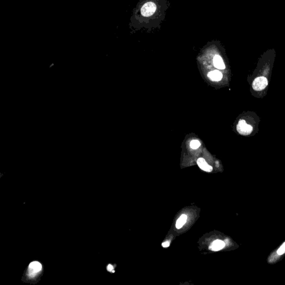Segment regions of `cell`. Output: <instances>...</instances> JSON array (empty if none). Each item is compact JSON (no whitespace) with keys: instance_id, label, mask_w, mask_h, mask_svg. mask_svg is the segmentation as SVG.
Listing matches in <instances>:
<instances>
[{"instance_id":"6da1fadb","label":"cell","mask_w":285,"mask_h":285,"mask_svg":"<svg viewBox=\"0 0 285 285\" xmlns=\"http://www.w3.org/2000/svg\"><path fill=\"white\" fill-rule=\"evenodd\" d=\"M157 9L156 4L153 2L145 3L141 9V13L144 17H149L153 15Z\"/></svg>"},{"instance_id":"7a4b0ae2","label":"cell","mask_w":285,"mask_h":285,"mask_svg":"<svg viewBox=\"0 0 285 285\" xmlns=\"http://www.w3.org/2000/svg\"><path fill=\"white\" fill-rule=\"evenodd\" d=\"M237 130L239 134L243 136H247L252 133L253 128L250 125L247 124L244 120H241L237 126Z\"/></svg>"},{"instance_id":"3957f363","label":"cell","mask_w":285,"mask_h":285,"mask_svg":"<svg viewBox=\"0 0 285 285\" xmlns=\"http://www.w3.org/2000/svg\"><path fill=\"white\" fill-rule=\"evenodd\" d=\"M268 85V81L266 77H258L256 78L253 82V89L256 91H261L264 89Z\"/></svg>"},{"instance_id":"277c9868","label":"cell","mask_w":285,"mask_h":285,"mask_svg":"<svg viewBox=\"0 0 285 285\" xmlns=\"http://www.w3.org/2000/svg\"><path fill=\"white\" fill-rule=\"evenodd\" d=\"M42 269V265L38 261L31 262L28 268V276L32 278L35 276L38 273L41 271Z\"/></svg>"},{"instance_id":"5b68a950","label":"cell","mask_w":285,"mask_h":285,"mask_svg":"<svg viewBox=\"0 0 285 285\" xmlns=\"http://www.w3.org/2000/svg\"><path fill=\"white\" fill-rule=\"evenodd\" d=\"M197 164L198 165V166H200L201 169L204 170L205 172H210L213 170L212 166L208 165L207 163L205 162L204 158H199L197 161Z\"/></svg>"},{"instance_id":"8992f818","label":"cell","mask_w":285,"mask_h":285,"mask_svg":"<svg viewBox=\"0 0 285 285\" xmlns=\"http://www.w3.org/2000/svg\"><path fill=\"white\" fill-rule=\"evenodd\" d=\"M213 64L214 66L218 69L223 70L226 68L223 60L219 55H216L214 56L213 59Z\"/></svg>"},{"instance_id":"52a82bcc","label":"cell","mask_w":285,"mask_h":285,"mask_svg":"<svg viewBox=\"0 0 285 285\" xmlns=\"http://www.w3.org/2000/svg\"><path fill=\"white\" fill-rule=\"evenodd\" d=\"M208 77L213 81H218L222 79V74L218 70H214L208 73Z\"/></svg>"},{"instance_id":"ba28073f","label":"cell","mask_w":285,"mask_h":285,"mask_svg":"<svg viewBox=\"0 0 285 285\" xmlns=\"http://www.w3.org/2000/svg\"><path fill=\"white\" fill-rule=\"evenodd\" d=\"M225 246V243L221 240H216L212 244L211 250L212 251H217L221 250Z\"/></svg>"},{"instance_id":"9c48e42d","label":"cell","mask_w":285,"mask_h":285,"mask_svg":"<svg viewBox=\"0 0 285 285\" xmlns=\"http://www.w3.org/2000/svg\"><path fill=\"white\" fill-rule=\"evenodd\" d=\"M187 219V216L185 214H182L180 217L177 220V221L176 222V225H175L176 228L177 229L181 228L183 227V225L186 223Z\"/></svg>"},{"instance_id":"30bf717a","label":"cell","mask_w":285,"mask_h":285,"mask_svg":"<svg viewBox=\"0 0 285 285\" xmlns=\"http://www.w3.org/2000/svg\"><path fill=\"white\" fill-rule=\"evenodd\" d=\"M200 142L197 140H193L190 143V146L191 149H196L200 147Z\"/></svg>"},{"instance_id":"8fae6325","label":"cell","mask_w":285,"mask_h":285,"mask_svg":"<svg viewBox=\"0 0 285 285\" xmlns=\"http://www.w3.org/2000/svg\"><path fill=\"white\" fill-rule=\"evenodd\" d=\"M285 252V242L281 246V247L278 250L277 254L279 255H283Z\"/></svg>"},{"instance_id":"7c38bea8","label":"cell","mask_w":285,"mask_h":285,"mask_svg":"<svg viewBox=\"0 0 285 285\" xmlns=\"http://www.w3.org/2000/svg\"><path fill=\"white\" fill-rule=\"evenodd\" d=\"M113 269H114L113 266L112 265H111V264H109V265L108 266V267H107V270H108V271H109V272H114V271L113 270Z\"/></svg>"},{"instance_id":"4fadbf2b","label":"cell","mask_w":285,"mask_h":285,"mask_svg":"<svg viewBox=\"0 0 285 285\" xmlns=\"http://www.w3.org/2000/svg\"><path fill=\"white\" fill-rule=\"evenodd\" d=\"M162 246L163 247H168L169 246V243L168 242H166L162 243Z\"/></svg>"}]
</instances>
